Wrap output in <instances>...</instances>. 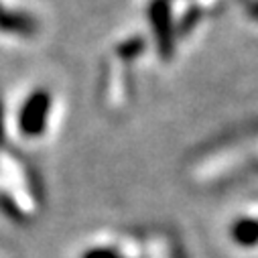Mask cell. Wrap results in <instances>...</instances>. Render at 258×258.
<instances>
[{
	"label": "cell",
	"instance_id": "1",
	"mask_svg": "<svg viewBox=\"0 0 258 258\" xmlns=\"http://www.w3.org/2000/svg\"><path fill=\"white\" fill-rule=\"evenodd\" d=\"M0 11H3V5H0Z\"/></svg>",
	"mask_w": 258,
	"mask_h": 258
}]
</instances>
